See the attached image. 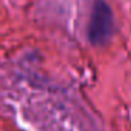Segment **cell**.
Segmentation results:
<instances>
[{
  "label": "cell",
  "instance_id": "cell-1",
  "mask_svg": "<svg viewBox=\"0 0 131 131\" xmlns=\"http://www.w3.org/2000/svg\"><path fill=\"white\" fill-rule=\"evenodd\" d=\"M113 30L114 18L110 6L104 0H94L88 27L89 42L94 47L104 45L113 35Z\"/></svg>",
  "mask_w": 131,
  "mask_h": 131
}]
</instances>
